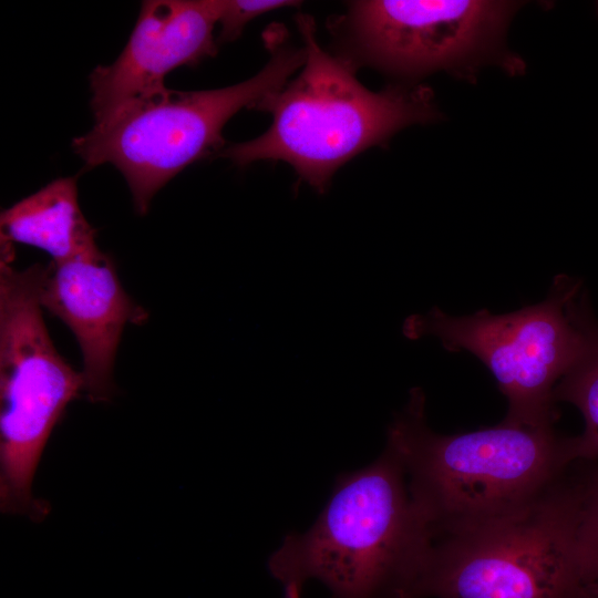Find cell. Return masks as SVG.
I'll use <instances>...</instances> for the list:
<instances>
[{
    "label": "cell",
    "mask_w": 598,
    "mask_h": 598,
    "mask_svg": "<svg viewBox=\"0 0 598 598\" xmlns=\"http://www.w3.org/2000/svg\"><path fill=\"white\" fill-rule=\"evenodd\" d=\"M411 499L433 540L465 535L525 513L577 462L573 437L554 426L499 424L460 434L433 432L425 394L413 388L388 427Z\"/></svg>",
    "instance_id": "cell-1"
},
{
    "label": "cell",
    "mask_w": 598,
    "mask_h": 598,
    "mask_svg": "<svg viewBox=\"0 0 598 598\" xmlns=\"http://www.w3.org/2000/svg\"><path fill=\"white\" fill-rule=\"evenodd\" d=\"M432 537L398 455L385 446L370 465L340 475L303 533H290L268 560L283 598L322 582L333 598H414Z\"/></svg>",
    "instance_id": "cell-2"
},
{
    "label": "cell",
    "mask_w": 598,
    "mask_h": 598,
    "mask_svg": "<svg viewBox=\"0 0 598 598\" xmlns=\"http://www.w3.org/2000/svg\"><path fill=\"white\" fill-rule=\"evenodd\" d=\"M305 62L298 76L255 109L272 116L260 136L225 147L219 155L238 166L283 161L301 179L324 193L334 173L355 155L384 143L401 128L435 120L432 94L420 85L368 90L355 66L324 51L312 17L299 14Z\"/></svg>",
    "instance_id": "cell-3"
},
{
    "label": "cell",
    "mask_w": 598,
    "mask_h": 598,
    "mask_svg": "<svg viewBox=\"0 0 598 598\" xmlns=\"http://www.w3.org/2000/svg\"><path fill=\"white\" fill-rule=\"evenodd\" d=\"M281 25L264 33L270 58L250 79L206 91L164 89L133 102L72 142L87 168L112 164L124 176L135 209L147 213L154 195L186 166L225 148L221 131L244 107L281 89L305 62Z\"/></svg>",
    "instance_id": "cell-4"
},
{
    "label": "cell",
    "mask_w": 598,
    "mask_h": 598,
    "mask_svg": "<svg viewBox=\"0 0 598 598\" xmlns=\"http://www.w3.org/2000/svg\"><path fill=\"white\" fill-rule=\"evenodd\" d=\"M0 252V507L34 519L45 508L32 494L35 470L84 382L55 349L42 316L50 265L20 270L14 251Z\"/></svg>",
    "instance_id": "cell-5"
},
{
    "label": "cell",
    "mask_w": 598,
    "mask_h": 598,
    "mask_svg": "<svg viewBox=\"0 0 598 598\" xmlns=\"http://www.w3.org/2000/svg\"><path fill=\"white\" fill-rule=\"evenodd\" d=\"M523 514L433 540L414 598H587L578 555L579 470Z\"/></svg>",
    "instance_id": "cell-6"
},
{
    "label": "cell",
    "mask_w": 598,
    "mask_h": 598,
    "mask_svg": "<svg viewBox=\"0 0 598 598\" xmlns=\"http://www.w3.org/2000/svg\"><path fill=\"white\" fill-rule=\"evenodd\" d=\"M591 311L582 280L555 277L547 297L533 306L495 315L486 309L451 316L439 307L409 316L404 337L437 338L450 352L466 351L492 372L508 401L504 421L554 426V391L578 358Z\"/></svg>",
    "instance_id": "cell-7"
},
{
    "label": "cell",
    "mask_w": 598,
    "mask_h": 598,
    "mask_svg": "<svg viewBox=\"0 0 598 598\" xmlns=\"http://www.w3.org/2000/svg\"><path fill=\"white\" fill-rule=\"evenodd\" d=\"M512 6L476 0L352 1L331 22L339 55L389 73L417 76L456 66L485 50Z\"/></svg>",
    "instance_id": "cell-8"
},
{
    "label": "cell",
    "mask_w": 598,
    "mask_h": 598,
    "mask_svg": "<svg viewBox=\"0 0 598 598\" xmlns=\"http://www.w3.org/2000/svg\"><path fill=\"white\" fill-rule=\"evenodd\" d=\"M219 8L220 0L144 1L122 53L90 75L94 123L166 89L174 69L214 56Z\"/></svg>",
    "instance_id": "cell-9"
},
{
    "label": "cell",
    "mask_w": 598,
    "mask_h": 598,
    "mask_svg": "<svg viewBox=\"0 0 598 598\" xmlns=\"http://www.w3.org/2000/svg\"><path fill=\"white\" fill-rule=\"evenodd\" d=\"M41 305L74 334L82 353L86 398L113 395V367L127 323L143 324L148 313L125 292L112 258L99 247L60 264H50Z\"/></svg>",
    "instance_id": "cell-10"
},
{
    "label": "cell",
    "mask_w": 598,
    "mask_h": 598,
    "mask_svg": "<svg viewBox=\"0 0 598 598\" xmlns=\"http://www.w3.org/2000/svg\"><path fill=\"white\" fill-rule=\"evenodd\" d=\"M1 245L40 248L60 264L97 247L83 216L76 178H58L1 213Z\"/></svg>",
    "instance_id": "cell-11"
},
{
    "label": "cell",
    "mask_w": 598,
    "mask_h": 598,
    "mask_svg": "<svg viewBox=\"0 0 598 598\" xmlns=\"http://www.w3.org/2000/svg\"><path fill=\"white\" fill-rule=\"evenodd\" d=\"M557 402L575 405L584 416V432L573 437L576 461L598 458V321L588 313L582 349L554 391Z\"/></svg>",
    "instance_id": "cell-12"
},
{
    "label": "cell",
    "mask_w": 598,
    "mask_h": 598,
    "mask_svg": "<svg viewBox=\"0 0 598 598\" xmlns=\"http://www.w3.org/2000/svg\"><path fill=\"white\" fill-rule=\"evenodd\" d=\"M578 555L589 596H598V467L579 468Z\"/></svg>",
    "instance_id": "cell-13"
},
{
    "label": "cell",
    "mask_w": 598,
    "mask_h": 598,
    "mask_svg": "<svg viewBox=\"0 0 598 598\" xmlns=\"http://www.w3.org/2000/svg\"><path fill=\"white\" fill-rule=\"evenodd\" d=\"M300 2L288 0H220L218 23L221 42L236 40L248 22L267 12L297 7Z\"/></svg>",
    "instance_id": "cell-14"
},
{
    "label": "cell",
    "mask_w": 598,
    "mask_h": 598,
    "mask_svg": "<svg viewBox=\"0 0 598 598\" xmlns=\"http://www.w3.org/2000/svg\"><path fill=\"white\" fill-rule=\"evenodd\" d=\"M587 598H598V596H588Z\"/></svg>",
    "instance_id": "cell-15"
}]
</instances>
